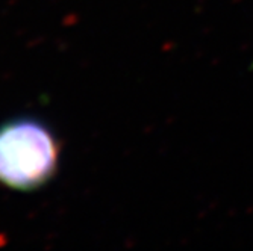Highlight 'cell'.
<instances>
[{
  "mask_svg": "<svg viewBox=\"0 0 253 251\" xmlns=\"http://www.w3.org/2000/svg\"><path fill=\"white\" fill-rule=\"evenodd\" d=\"M58 144L42 123L18 118L0 126V183L34 191L53 177Z\"/></svg>",
  "mask_w": 253,
  "mask_h": 251,
  "instance_id": "obj_1",
  "label": "cell"
}]
</instances>
